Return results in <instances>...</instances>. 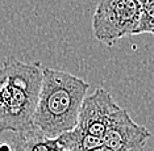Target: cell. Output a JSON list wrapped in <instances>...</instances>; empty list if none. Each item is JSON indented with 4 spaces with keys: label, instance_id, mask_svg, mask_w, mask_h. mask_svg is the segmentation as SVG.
I'll use <instances>...</instances> for the list:
<instances>
[{
    "label": "cell",
    "instance_id": "1",
    "mask_svg": "<svg viewBox=\"0 0 154 151\" xmlns=\"http://www.w3.org/2000/svg\"><path fill=\"white\" fill-rule=\"evenodd\" d=\"M90 84L63 70L42 68L33 126L48 138H57L76 126Z\"/></svg>",
    "mask_w": 154,
    "mask_h": 151
},
{
    "label": "cell",
    "instance_id": "2",
    "mask_svg": "<svg viewBox=\"0 0 154 151\" xmlns=\"http://www.w3.org/2000/svg\"><path fill=\"white\" fill-rule=\"evenodd\" d=\"M42 67L8 58L0 67V133L36 130L33 116L41 87Z\"/></svg>",
    "mask_w": 154,
    "mask_h": 151
},
{
    "label": "cell",
    "instance_id": "3",
    "mask_svg": "<svg viewBox=\"0 0 154 151\" xmlns=\"http://www.w3.org/2000/svg\"><path fill=\"white\" fill-rule=\"evenodd\" d=\"M141 12L137 0H99L92 17L94 36L101 44L115 46L133 34Z\"/></svg>",
    "mask_w": 154,
    "mask_h": 151
},
{
    "label": "cell",
    "instance_id": "4",
    "mask_svg": "<svg viewBox=\"0 0 154 151\" xmlns=\"http://www.w3.org/2000/svg\"><path fill=\"white\" fill-rule=\"evenodd\" d=\"M119 109L120 107L113 101L107 89L96 88L94 93L83 99L75 129L101 139L113 114Z\"/></svg>",
    "mask_w": 154,
    "mask_h": 151
},
{
    "label": "cell",
    "instance_id": "5",
    "mask_svg": "<svg viewBox=\"0 0 154 151\" xmlns=\"http://www.w3.org/2000/svg\"><path fill=\"white\" fill-rule=\"evenodd\" d=\"M152 133L145 126L134 122L128 112L120 108L101 137V143L111 151H143Z\"/></svg>",
    "mask_w": 154,
    "mask_h": 151
},
{
    "label": "cell",
    "instance_id": "6",
    "mask_svg": "<svg viewBox=\"0 0 154 151\" xmlns=\"http://www.w3.org/2000/svg\"><path fill=\"white\" fill-rule=\"evenodd\" d=\"M53 138H48L40 131L32 130L16 134L13 138L12 151H49Z\"/></svg>",
    "mask_w": 154,
    "mask_h": 151
},
{
    "label": "cell",
    "instance_id": "7",
    "mask_svg": "<svg viewBox=\"0 0 154 151\" xmlns=\"http://www.w3.org/2000/svg\"><path fill=\"white\" fill-rule=\"evenodd\" d=\"M153 32H154V15H150V13L142 11L132 36H140V34H145V33L153 34Z\"/></svg>",
    "mask_w": 154,
    "mask_h": 151
},
{
    "label": "cell",
    "instance_id": "8",
    "mask_svg": "<svg viewBox=\"0 0 154 151\" xmlns=\"http://www.w3.org/2000/svg\"><path fill=\"white\" fill-rule=\"evenodd\" d=\"M137 3L140 4L143 12L154 15V0H137Z\"/></svg>",
    "mask_w": 154,
    "mask_h": 151
},
{
    "label": "cell",
    "instance_id": "9",
    "mask_svg": "<svg viewBox=\"0 0 154 151\" xmlns=\"http://www.w3.org/2000/svg\"><path fill=\"white\" fill-rule=\"evenodd\" d=\"M49 151H66L63 142H62V139L59 138V137H57V138H53V143H51Z\"/></svg>",
    "mask_w": 154,
    "mask_h": 151
},
{
    "label": "cell",
    "instance_id": "10",
    "mask_svg": "<svg viewBox=\"0 0 154 151\" xmlns=\"http://www.w3.org/2000/svg\"><path fill=\"white\" fill-rule=\"evenodd\" d=\"M0 151H12V146L3 143V145H0Z\"/></svg>",
    "mask_w": 154,
    "mask_h": 151
},
{
    "label": "cell",
    "instance_id": "11",
    "mask_svg": "<svg viewBox=\"0 0 154 151\" xmlns=\"http://www.w3.org/2000/svg\"><path fill=\"white\" fill-rule=\"evenodd\" d=\"M71 151H76V150H71ZM90 151H111V150H108L107 147H104V146H100V147H96V149L90 150Z\"/></svg>",
    "mask_w": 154,
    "mask_h": 151
}]
</instances>
